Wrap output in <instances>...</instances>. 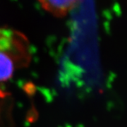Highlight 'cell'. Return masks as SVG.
Segmentation results:
<instances>
[{
	"label": "cell",
	"mask_w": 127,
	"mask_h": 127,
	"mask_svg": "<svg viewBox=\"0 0 127 127\" xmlns=\"http://www.w3.org/2000/svg\"><path fill=\"white\" fill-rule=\"evenodd\" d=\"M25 91L28 94H33L35 93V87L34 86L32 83H28L25 86Z\"/></svg>",
	"instance_id": "7a4b0ae2"
},
{
	"label": "cell",
	"mask_w": 127,
	"mask_h": 127,
	"mask_svg": "<svg viewBox=\"0 0 127 127\" xmlns=\"http://www.w3.org/2000/svg\"><path fill=\"white\" fill-rule=\"evenodd\" d=\"M42 7L55 17H64L81 2L82 0H37Z\"/></svg>",
	"instance_id": "6da1fadb"
},
{
	"label": "cell",
	"mask_w": 127,
	"mask_h": 127,
	"mask_svg": "<svg viewBox=\"0 0 127 127\" xmlns=\"http://www.w3.org/2000/svg\"><path fill=\"white\" fill-rule=\"evenodd\" d=\"M8 95H9L8 93H6L4 91H2L0 88V98H4L5 97H6Z\"/></svg>",
	"instance_id": "3957f363"
}]
</instances>
